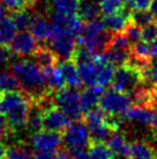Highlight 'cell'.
I'll return each mask as SVG.
<instances>
[{"label":"cell","mask_w":157,"mask_h":159,"mask_svg":"<svg viewBox=\"0 0 157 159\" xmlns=\"http://www.w3.org/2000/svg\"><path fill=\"white\" fill-rule=\"evenodd\" d=\"M143 84H147L143 75L138 69L127 63L125 65L118 66L117 70L114 71L113 81L111 85L112 89L116 91L129 94Z\"/></svg>","instance_id":"cell-4"},{"label":"cell","mask_w":157,"mask_h":159,"mask_svg":"<svg viewBox=\"0 0 157 159\" xmlns=\"http://www.w3.org/2000/svg\"><path fill=\"white\" fill-rule=\"evenodd\" d=\"M34 58H35V62L43 69L44 72L52 70L59 62V58L54 53V51L50 47H45V45H39L36 52L34 53Z\"/></svg>","instance_id":"cell-16"},{"label":"cell","mask_w":157,"mask_h":159,"mask_svg":"<svg viewBox=\"0 0 157 159\" xmlns=\"http://www.w3.org/2000/svg\"><path fill=\"white\" fill-rule=\"evenodd\" d=\"M6 152H7V148H6V145L2 142L0 141V159H5Z\"/></svg>","instance_id":"cell-48"},{"label":"cell","mask_w":157,"mask_h":159,"mask_svg":"<svg viewBox=\"0 0 157 159\" xmlns=\"http://www.w3.org/2000/svg\"><path fill=\"white\" fill-rule=\"evenodd\" d=\"M124 34L127 36V39H128L129 42L133 44V43H136V42H139V41L141 40L142 28L139 26H136V25H134L133 22H131L128 26H127L126 29H125Z\"/></svg>","instance_id":"cell-38"},{"label":"cell","mask_w":157,"mask_h":159,"mask_svg":"<svg viewBox=\"0 0 157 159\" xmlns=\"http://www.w3.org/2000/svg\"><path fill=\"white\" fill-rule=\"evenodd\" d=\"M156 97H157V87H156Z\"/></svg>","instance_id":"cell-52"},{"label":"cell","mask_w":157,"mask_h":159,"mask_svg":"<svg viewBox=\"0 0 157 159\" xmlns=\"http://www.w3.org/2000/svg\"><path fill=\"white\" fill-rule=\"evenodd\" d=\"M57 152L54 151L38 150L34 152V159H56Z\"/></svg>","instance_id":"cell-42"},{"label":"cell","mask_w":157,"mask_h":159,"mask_svg":"<svg viewBox=\"0 0 157 159\" xmlns=\"http://www.w3.org/2000/svg\"><path fill=\"white\" fill-rule=\"evenodd\" d=\"M128 159H157V151L148 142L135 141L129 146Z\"/></svg>","instance_id":"cell-19"},{"label":"cell","mask_w":157,"mask_h":159,"mask_svg":"<svg viewBox=\"0 0 157 159\" xmlns=\"http://www.w3.org/2000/svg\"><path fill=\"white\" fill-rule=\"evenodd\" d=\"M62 142L70 152L82 150L90 145V136L83 121H75L62 133Z\"/></svg>","instance_id":"cell-6"},{"label":"cell","mask_w":157,"mask_h":159,"mask_svg":"<svg viewBox=\"0 0 157 159\" xmlns=\"http://www.w3.org/2000/svg\"><path fill=\"white\" fill-rule=\"evenodd\" d=\"M32 16H34V13H31L30 8L23 9V11L15 12V13L12 14V18L14 19L16 27L20 30H26L27 28L30 27Z\"/></svg>","instance_id":"cell-34"},{"label":"cell","mask_w":157,"mask_h":159,"mask_svg":"<svg viewBox=\"0 0 157 159\" xmlns=\"http://www.w3.org/2000/svg\"><path fill=\"white\" fill-rule=\"evenodd\" d=\"M46 75V80H48L49 89H51L52 92H57L59 89H64L66 85V80L62 73V70L60 67V64L58 63L56 66L53 67L52 70L44 72Z\"/></svg>","instance_id":"cell-25"},{"label":"cell","mask_w":157,"mask_h":159,"mask_svg":"<svg viewBox=\"0 0 157 159\" xmlns=\"http://www.w3.org/2000/svg\"><path fill=\"white\" fill-rule=\"evenodd\" d=\"M132 9H147L150 6L151 0H125Z\"/></svg>","instance_id":"cell-39"},{"label":"cell","mask_w":157,"mask_h":159,"mask_svg":"<svg viewBox=\"0 0 157 159\" xmlns=\"http://www.w3.org/2000/svg\"><path fill=\"white\" fill-rule=\"evenodd\" d=\"M70 121V116L56 105L43 108V125L45 130L62 134L72 124Z\"/></svg>","instance_id":"cell-9"},{"label":"cell","mask_w":157,"mask_h":159,"mask_svg":"<svg viewBox=\"0 0 157 159\" xmlns=\"http://www.w3.org/2000/svg\"><path fill=\"white\" fill-rule=\"evenodd\" d=\"M29 30L32 36L39 42L49 41L52 36L53 27L52 23L49 22L48 18L42 13H34Z\"/></svg>","instance_id":"cell-13"},{"label":"cell","mask_w":157,"mask_h":159,"mask_svg":"<svg viewBox=\"0 0 157 159\" xmlns=\"http://www.w3.org/2000/svg\"><path fill=\"white\" fill-rule=\"evenodd\" d=\"M131 98L127 93L110 89L102 94L98 107L108 115H122L131 107Z\"/></svg>","instance_id":"cell-7"},{"label":"cell","mask_w":157,"mask_h":159,"mask_svg":"<svg viewBox=\"0 0 157 159\" xmlns=\"http://www.w3.org/2000/svg\"><path fill=\"white\" fill-rule=\"evenodd\" d=\"M73 157L75 159H90V153L89 151H87L86 149H82V150H78L74 151V152H70Z\"/></svg>","instance_id":"cell-44"},{"label":"cell","mask_w":157,"mask_h":159,"mask_svg":"<svg viewBox=\"0 0 157 159\" xmlns=\"http://www.w3.org/2000/svg\"><path fill=\"white\" fill-rule=\"evenodd\" d=\"M141 40L148 43V44H151L153 42L157 40V22L154 21V22L149 23L147 26H144L142 28V35H141Z\"/></svg>","instance_id":"cell-36"},{"label":"cell","mask_w":157,"mask_h":159,"mask_svg":"<svg viewBox=\"0 0 157 159\" xmlns=\"http://www.w3.org/2000/svg\"><path fill=\"white\" fill-rule=\"evenodd\" d=\"M149 8H150V12H151V14H153L154 20L157 22V0H151Z\"/></svg>","instance_id":"cell-46"},{"label":"cell","mask_w":157,"mask_h":159,"mask_svg":"<svg viewBox=\"0 0 157 159\" xmlns=\"http://www.w3.org/2000/svg\"><path fill=\"white\" fill-rule=\"evenodd\" d=\"M56 159H75V158L73 157V155L70 153V151L65 148V149H60V150L58 151Z\"/></svg>","instance_id":"cell-45"},{"label":"cell","mask_w":157,"mask_h":159,"mask_svg":"<svg viewBox=\"0 0 157 159\" xmlns=\"http://www.w3.org/2000/svg\"><path fill=\"white\" fill-rule=\"evenodd\" d=\"M81 77V80L84 85L92 86L97 84V63L95 58L86 63H81L76 65Z\"/></svg>","instance_id":"cell-24"},{"label":"cell","mask_w":157,"mask_h":159,"mask_svg":"<svg viewBox=\"0 0 157 159\" xmlns=\"http://www.w3.org/2000/svg\"><path fill=\"white\" fill-rule=\"evenodd\" d=\"M26 128L31 135L43 130V108L37 102H32V105H31Z\"/></svg>","instance_id":"cell-22"},{"label":"cell","mask_w":157,"mask_h":159,"mask_svg":"<svg viewBox=\"0 0 157 159\" xmlns=\"http://www.w3.org/2000/svg\"><path fill=\"white\" fill-rule=\"evenodd\" d=\"M31 105V99L22 91L0 93V114L6 117L12 131L26 127Z\"/></svg>","instance_id":"cell-2"},{"label":"cell","mask_w":157,"mask_h":159,"mask_svg":"<svg viewBox=\"0 0 157 159\" xmlns=\"http://www.w3.org/2000/svg\"><path fill=\"white\" fill-rule=\"evenodd\" d=\"M18 27L12 16H5L0 20V44L8 47L16 36Z\"/></svg>","instance_id":"cell-23"},{"label":"cell","mask_w":157,"mask_h":159,"mask_svg":"<svg viewBox=\"0 0 157 159\" xmlns=\"http://www.w3.org/2000/svg\"><path fill=\"white\" fill-rule=\"evenodd\" d=\"M49 43H50L49 47L54 51L58 58H61L62 61H70L78 45L75 41V36L68 33L56 30L54 28H53L52 36L49 40Z\"/></svg>","instance_id":"cell-8"},{"label":"cell","mask_w":157,"mask_h":159,"mask_svg":"<svg viewBox=\"0 0 157 159\" xmlns=\"http://www.w3.org/2000/svg\"><path fill=\"white\" fill-rule=\"evenodd\" d=\"M4 13H5L4 7H2V5H0V20L4 18Z\"/></svg>","instance_id":"cell-51"},{"label":"cell","mask_w":157,"mask_h":159,"mask_svg":"<svg viewBox=\"0 0 157 159\" xmlns=\"http://www.w3.org/2000/svg\"><path fill=\"white\" fill-rule=\"evenodd\" d=\"M51 23L56 30L80 36L82 34L84 22L78 16V14H62L58 12L51 13Z\"/></svg>","instance_id":"cell-10"},{"label":"cell","mask_w":157,"mask_h":159,"mask_svg":"<svg viewBox=\"0 0 157 159\" xmlns=\"http://www.w3.org/2000/svg\"><path fill=\"white\" fill-rule=\"evenodd\" d=\"M5 159H34V155L24 143H16L7 149Z\"/></svg>","instance_id":"cell-29"},{"label":"cell","mask_w":157,"mask_h":159,"mask_svg":"<svg viewBox=\"0 0 157 159\" xmlns=\"http://www.w3.org/2000/svg\"><path fill=\"white\" fill-rule=\"evenodd\" d=\"M31 145L35 151H54L62 143V134L51 130H40L31 135Z\"/></svg>","instance_id":"cell-12"},{"label":"cell","mask_w":157,"mask_h":159,"mask_svg":"<svg viewBox=\"0 0 157 159\" xmlns=\"http://www.w3.org/2000/svg\"><path fill=\"white\" fill-rule=\"evenodd\" d=\"M83 122L86 123L90 136V143H105L114 133L106 122V114L103 109L94 108L86 113Z\"/></svg>","instance_id":"cell-3"},{"label":"cell","mask_w":157,"mask_h":159,"mask_svg":"<svg viewBox=\"0 0 157 159\" xmlns=\"http://www.w3.org/2000/svg\"><path fill=\"white\" fill-rule=\"evenodd\" d=\"M60 67L62 70L64 77L66 80V85L70 87H74V89H80L82 86V80L78 73V66L72 59L70 61H64L60 63Z\"/></svg>","instance_id":"cell-21"},{"label":"cell","mask_w":157,"mask_h":159,"mask_svg":"<svg viewBox=\"0 0 157 159\" xmlns=\"http://www.w3.org/2000/svg\"><path fill=\"white\" fill-rule=\"evenodd\" d=\"M102 9H100V2H96L95 0H83L82 4H80L78 9V16L82 20L84 23L91 22L94 20L100 18Z\"/></svg>","instance_id":"cell-20"},{"label":"cell","mask_w":157,"mask_h":159,"mask_svg":"<svg viewBox=\"0 0 157 159\" xmlns=\"http://www.w3.org/2000/svg\"><path fill=\"white\" fill-rule=\"evenodd\" d=\"M103 22L105 25L106 30H109L112 34L116 33H124L127 26L131 23V18H129V12H126L124 9L121 12L111 15H105Z\"/></svg>","instance_id":"cell-14"},{"label":"cell","mask_w":157,"mask_h":159,"mask_svg":"<svg viewBox=\"0 0 157 159\" xmlns=\"http://www.w3.org/2000/svg\"><path fill=\"white\" fill-rule=\"evenodd\" d=\"M131 57H134L140 61L144 62H151V49L148 43H146L143 41H139L136 43H133L131 45Z\"/></svg>","instance_id":"cell-28"},{"label":"cell","mask_w":157,"mask_h":159,"mask_svg":"<svg viewBox=\"0 0 157 159\" xmlns=\"http://www.w3.org/2000/svg\"><path fill=\"white\" fill-rule=\"evenodd\" d=\"M129 18H131V22L141 28L155 21L151 12L148 9H132L129 12Z\"/></svg>","instance_id":"cell-31"},{"label":"cell","mask_w":157,"mask_h":159,"mask_svg":"<svg viewBox=\"0 0 157 159\" xmlns=\"http://www.w3.org/2000/svg\"><path fill=\"white\" fill-rule=\"evenodd\" d=\"M11 133H12V129L9 127L7 120L4 115L0 114V139L5 138V137H8Z\"/></svg>","instance_id":"cell-40"},{"label":"cell","mask_w":157,"mask_h":159,"mask_svg":"<svg viewBox=\"0 0 157 159\" xmlns=\"http://www.w3.org/2000/svg\"><path fill=\"white\" fill-rule=\"evenodd\" d=\"M103 89L100 85L96 84L92 86H88L86 89H83L82 93L80 94V101H81V108L83 113L91 111L100 102V99L103 94Z\"/></svg>","instance_id":"cell-15"},{"label":"cell","mask_w":157,"mask_h":159,"mask_svg":"<svg viewBox=\"0 0 157 159\" xmlns=\"http://www.w3.org/2000/svg\"><path fill=\"white\" fill-rule=\"evenodd\" d=\"M8 47L13 55H16L19 57H29L34 56L39 45L37 44V40L30 31L21 30L19 34H16Z\"/></svg>","instance_id":"cell-11"},{"label":"cell","mask_w":157,"mask_h":159,"mask_svg":"<svg viewBox=\"0 0 157 159\" xmlns=\"http://www.w3.org/2000/svg\"><path fill=\"white\" fill-rule=\"evenodd\" d=\"M28 2H29V7H30V8H34L36 6V4L38 2V0H28Z\"/></svg>","instance_id":"cell-50"},{"label":"cell","mask_w":157,"mask_h":159,"mask_svg":"<svg viewBox=\"0 0 157 159\" xmlns=\"http://www.w3.org/2000/svg\"><path fill=\"white\" fill-rule=\"evenodd\" d=\"M102 13L104 15H111L126 9L125 0H100Z\"/></svg>","instance_id":"cell-33"},{"label":"cell","mask_w":157,"mask_h":159,"mask_svg":"<svg viewBox=\"0 0 157 159\" xmlns=\"http://www.w3.org/2000/svg\"><path fill=\"white\" fill-rule=\"evenodd\" d=\"M89 153L90 159H116L113 152L104 143H90Z\"/></svg>","instance_id":"cell-32"},{"label":"cell","mask_w":157,"mask_h":159,"mask_svg":"<svg viewBox=\"0 0 157 159\" xmlns=\"http://www.w3.org/2000/svg\"><path fill=\"white\" fill-rule=\"evenodd\" d=\"M11 70L18 79L20 89L30 98L32 102L42 101L53 94L49 89L43 69L36 62L27 59L19 61L12 65Z\"/></svg>","instance_id":"cell-1"},{"label":"cell","mask_w":157,"mask_h":159,"mask_svg":"<svg viewBox=\"0 0 157 159\" xmlns=\"http://www.w3.org/2000/svg\"><path fill=\"white\" fill-rule=\"evenodd\" d=\"M153 109L147 107L133 106L124 113V119L131 122H135L140 125H150L153 120Z\"/></svg>","instance_id":"cell-18"},{"label":"cell","mask_w":157,"mask_h":159,"mask_svg":"<svg viewBox=\"0 0 157 159\" xmlns=\"http://www.w3.org/2000/svg\"><path fill=\"white\" fill-rule=\"evenodd\" d=\"M150 49H151V55H153V57L157 58V40L150 44Z\"/></svg>","instance_id":"cell-49"},{"label":"cell","mask_w":157,"mask_h":159,"mask_svg":"<svg viewBox=\"0 0 157 159\" xmlns=\"http://www.w3.org/2000/svg\"><path fill=\"white\" fill-rule=\"evenodd\" d=\"M149 83L157 87V58L151 61L149 67Z\"/></svg>","instance_id":"cell-41"},{"label":"cell","mask_w":157,"mask_h":159,"mask_svg":"<svg viewBox=\"0 0 157 159\" xmlns=\"http://www.w3.org/2000/svg\"><path fill=\"white\" fill-rule=\"evenodd\" d=\"M106 145L113 152L114 156H120V157H124V158L127 159L129 157V146H131V144H128L125 134L121 133L120 130L114 131L110 136Z\"/></svg>","instance_id":"cell-17"},{"label":"cell","mask_w":157,"mask_h":159,"mask_svg":"<svg viewBox=\"0 0 157 159\" xmlns=\"http://www.w3.org/2000/svg\"><path fill=\"white\" fill-rule=\"evenodd\" d=\"M20 85L12 70H0V93L19 91Z\"/></svg>","instance_id":"cell-26"},{"label":"cell","mask_w":157,"mask_h":159,"mask_svg":"<svg viewBox=\"0 0 157 159\" xmlns=\"http://www.w3.org/2000/svg\"><path fill=\"white\" fill-rule=\"evenodd\" d=\"M151 128H153L154 131H156L157 134V106L154 108V113H153V120H151Z\"/></svg>","instance_id":"cell-47"},{"label":"cell","mask_w":157,"mask_h":159,"mask_svg":"<svg viewBox=\"0 0 157 159\" xmlns=\"http://www.w3.org/2000/svg\"><path fill=\"white\" fill-rule=\"evenodd\" d=\"M51 5L54 12L62 14H76L80 2L78 0H52Z\"/></svg>","instance_id":"cell-30"},{"label":"cell","mask_w":157,"mask_h":159,"mask_svg":"<svg viewBox=\"0 0 157 159\" xmlns=\"http://www.w3.org/2000/svg\"><path fill=\"white\" fill-rule=\"evenodd\" d=\"M106 59L113 66H121L128 63L131 58L129 50H119V49H108L106 50Z\"/></svg>","instance_id":"cell-27"},{"label":"cell","mask_w":157,"mask_h":159,"mask_svg":"<svg viewBox=\"0 0 157 159\" xmlns=\"http://www.w3.org/2000/svg\"><path fill=\"white\" fill-rule=\"evenodd\" d=\"M11 50L7 49L5 45L0 44V63H5V62H8V59L11 58Z\"/></svg>","instance_id":"cell-43"},{"label":"cell","mask_w":157,"mask_h":159,"mask_svg":"<svg viewBox=\"0 0 157 159\" xmlns=\"http://www.w3.org/2000/svg\"><path fill=\"white\" fill-rule=\"evenodd\" d=\"M132 43L127 39L124 33H116L112 34L110 41L109 49H119V50H129Z\"/></svg>","instance_id":"cell-35"},{"label":"cell","mask_w":157,"mask_h":159,"mask_svg":"<svg viewBox=\"0 0 157 159\" xmlns=\"http://www.w3.org/2000/svg\"><path fill=\"white\" fill-rule=\"evenodd\" d=\"M2 2H4L5 7L7 8V11L12 12V13L30 8L28 0H2Z\"/></svg>","instance_id":"cell-37"},{"label":"cell","mask_w":157,"mask_h":159,"mask_svg":"<svg viewBox=\"0 0 157 159\" xmlns=\"http://www.w3.org/2000/svg\"><path fill=\"white\" fill-rule=\"evenodd\" d=\"M53 102L61 111H64L72 120L80 121L82 117V108L80 94L74 87L65 86L64 89L53 92Z\"/></svg>","instance_id":"cell-5"}]
</instances>
